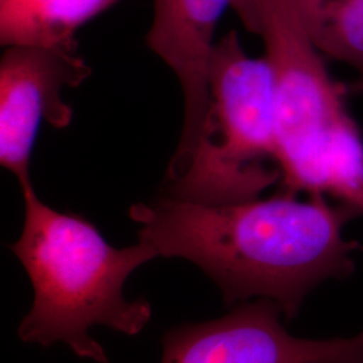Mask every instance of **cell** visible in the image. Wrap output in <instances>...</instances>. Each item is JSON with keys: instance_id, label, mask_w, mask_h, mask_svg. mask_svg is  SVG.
Listing matches in <instances>:
<instances>
[{"instance_id": "5b68a950", "label": "cell", "mask_w": 363, "mask_h": 363, "mask_svg": "<svg viewBox=\"0 0 363 363\" xmlns=\"http://www.w3.org/2000/svg\"><path fill=\"white\" fill-rule=\"evenodd\" d=\"M281 308L244 301L220 319L183 325L163 337L162 363H363V331L323 340L292 337Z\"/></svg>"}, {"instance_id": "277c9868", "label": "cell", "mask_w": 363, "mask_h": 363, "mask_svg": "<svg viewBox=\"0 0 363 363\" xmlns=\"http://www.w3.org/2000/svg\"><path fill=\"white\" fill-rule=\"evenodd\" d=\"M232 7L247 30L262 39L264 57L272 70L280 191L318 195L325 138L347 112L343 91L325 67L298 0H234Z\"/></svg>"}, {"instance_id": "30bf717a", "label": "cell", "mask_w": 363, "mask_h": 363, "mask_svg": "<svg viewBox=\"0 0 363 363\" xmlns=\"http://www.w3.org/2000/svg\"><path fill=\"white\" fill-rule=\"evenodd\" d=\"M318 194L363 214V138L349 111L325 138L319 159Z\"/></svg>"}, {"instance_id": "ba28073f", "label": "cell", "mask_w": 363, "mask_h": 363, "mask_svg": "<svg viewBox=\"0 0 363 363\" xmlns=\"http://www.w3.org/2000/svg\"><path fill=\"white\" fill-rule=\"evenodd\" d=\"M120 0H0L3 46L77 50L76 33Z\"/></svg>"}, {"instance_id": "7a4b0ae2", "label": "cell", "mask_w": 363, "mask_h": 363, "mask_svg": "<svg viewBox=\"0 0 363 363\" xmlns=\"http://www.w3.org/2000/svg\"><path fill=\"white\" fill-rule=\"evenodd\" d=\"M21 189L25 225L10 249L31 280L34 303L19 325V337L43 347L62 342L79 358L108 363L89 330L106 325L125 335L143 330L152 308L144 298L127 300L124 284L157 255L142 241L112 247L89 220L42 202L31 181Z\"/></svg>"}, {"instance_id": "6da1fadb", "label": "cell", "mask_w": 363, "mask_h": 363, "mask_svg": "<svg viewBox=\"0 0 363 363\" xmlns=\"http://www.w3.org/2000/svg\"><path fill=\"white\" fill-rule=\"evenodd\" d=\"M361 216L325 195L298 199L286 191L226 205L166 195L130 208L140 225L139 241L157 257L194 262L220 286L228 306L272 300L286 320L315 288L354 273L362 247L346 238L345 229Z\"/></svg>"}, {"instance_id": "8992f818", "label": "cell", "mask_w": 363, "mask_h": 363, "mask_svg": "<svg viewBox=\"0 0 363 363\" xmlns=\"http://www.w3.org/2000/svg\"><path fill=\"white\" fill-rule=\"evenodd\" d=\"M91 69L77 50L9 46L0 61V163L19 184L30 179L31 152L42 123L65 128L73 111L64 88L78 86Z\"/></svg>"}, {"instance_id": "9c48e42d", "label": "cell", "mask_w": 363, "mask_h": 363, "mask_svg": "<svg viewBox=\"0 0 363 363\" xmlns=\"http://www.w3.org/2000/svg\"><path fill=\"white\" fill-rule=\"evenodd\" d=\"M312 38L325 57L352 67L363 88V0H298Z\"/></svg>"}, {"instance_id": "52a82bcc", "label": "cell", "mask_w": 363, "mask_h": 363, "mask_svg": "<svg viewBox=\"0 0 363 363\" xmlns=\"http://www.w3.org/2000/svg\"><path fill=\"white\" fill-rule=\"evenodd\" d=\"M147 43L172 69L184 97V121L167 178L186 167L208 106V62L217 23L234 0H152Z\"/></svg>"}, {"instance_id": "3957f363", "label": "cell", "mask_w": 363, "mask_h": 363, "mask_svg": "<svg viewBox=\"0 0 363 363\" xmlns=\"http://www.w3.org/2000/svg\"><path fill=\"white\" fill-rule=\"evenodd\" d=\"M208 82V112L194 151L186 167L166 179V195L203 205L259 198L281 179L269 64L250 57L233 30L213 46Z\"/></svg>"}]
</instances>
